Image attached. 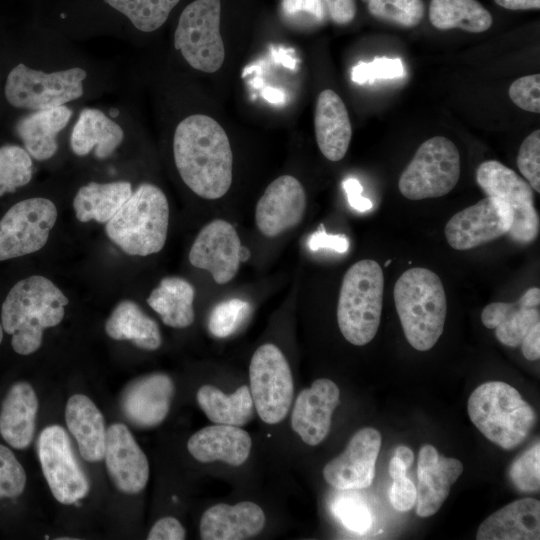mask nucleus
<instances>
[{
	"label": "nucleus",
	"instance_id": "nucleus-23",
	"mask_svg": "<svg viewBox=\"0 0 540 540\" xmlns=\"http://www.w3.org/2000/svg\"><path fill=\"white\" fill-rule=\"evenodd\" d=\"M265 523L264 511L254 502L218 503L203 513L199 532L203 540H243L258 535Z\"/></svg>",
	"mask_w": 540,
	"mask_h": 540
},
{
	"label": "nucleus",
	"instance_id": "nucleus-15",
	"mask_svg": "<svg viewBox=\"0 0 540 540\" xmlns=\"http://www.w3.org/2000/svg\"><path fill=\"white\" fill-rule=\"evenodd\" d=\"M382 444L378 430L365 427L350 439L345 450L323 468V477L339 490L369 487L375 477V467Z\"/></svg>",
	"mask_w": 540,
	"mask_h": 540
},
{
	"label": "nucleus",
	"instance_id": "nucleus-44",
	"mask_svg": "<svg viewBox=\"0 0 540 540\" xmlns=\"http://www.w3.org/2000/svg\"><path fill=\"white\" fill-rule=\"evenodd\" d=\"M333 513L349 530L363 534L372 525V517L366 504L356 498L342 497L333 504Z\"/></svg>",
	"mask_w": 540,
	"mask_h": 540
},
{
	"label": "nucleus",
	"instance_id": "nucleus-14",
	"mask_svg": "<svg viewBox=\"0 0 540 540\" xmlns=\"http://www.w3.org/2000/svg\"><path fill=\"white\" fill-rule=\"evenodd\" d=\"M513 212L507 202L489 197L456 214L446 223L444 232L449 245L460 251L491 242L510 230Z\"/></svg>",
	"mask_w": 540,
	"mask_h": 540
},
{
	"label": "nucleus",
	"instance_id": "nucleus-19",
	"mask_svg": "<svg viewBox=\"0 0 540 540\" xmlns=\"http://www.w3.org/2000/svg\"><path fill=\"white\" fill-rule=\"evenodd\" d=\"M104 459L111 480L121 492L137 494L147 485L148 459L126 425L114 423L108 428Z\"/></svg>",
	"mask_w": 540,
	"mask_h": 540
},
{
	"label": "nucleus",
	"instance_id": "nucleus-40",
	"mask_svg": "<svg viewBox=\"0 0 540 540\" xmlns=\"http://www.w3.org/2000/svg\"><path fill=\"white\" fill-rule=\"evenodd\" d=\"M509 476L521 492H535L540 487V444L537 442L511 465Z\"/></svg>",
	"mask_w": 540,
	"mask_h": 540
},
{
	"label": "nucleus",
	"instance_id": "nucleus-38",
	"mask_svg": "<svg viewBox=\"0 0 540 540\" xmlns=\"http://www.w3.org/2000/svg\"><path fill=\"white\" fill-rule=\"evenodd\" d=\"M368 10L379 20L406 28L418 25L424 16L422 0H369Z\"/></svg>",
	"mask_w": 540,
	"mask_h": 540
},
{
	"label": "nucleus",
	"instance_id": "nucleus-13",
	"mask_svg": "<svg viewBox=\"0 0 540 540\" xmlns=\"http://www.w3.org/2000/svg\"><path fill=\"white\" fill-rule=\"evenodd\" d=\"M38 456L43 475L55 499L65 505L77 503L89 492L88 479L74 456L65 430L46 427L38 439Z\"/></svg>",
	"mask_w": 540,
	"mask_h": 540
},
{
	"label": "nucleus",
	"instance_id": "nucleus-32",
	"mask_svg": "<svg viewBox=\"0 0 540 540\" xmlns=\"http://www.w3.org/2000/svg\"><path fill=\"white\" fill-rule=\"evenodd\" d=\"M132 191L127 181L90 182L80 187L74 197L76 218L80 222L95 220L107 223L129 199Z\"/></svg>",
	"mask_w": 540,
	"mask_h": 540
},
{
	"label": "nucleus",
	"instance_id": "nucleus-47",
	"mask_svg": "<svg viewBox=\"0 0 540 540\" xmlns=\"http://www.w3.org/2000/svg\"><path fill=\"white\" fill-rule=\"evenodd\" d=\"M509 97L519 108L538 114L540 112V75L533 74L516 79L509 87Z\"/></svg>",
	"mask_w": 540,
	"mask_h": 540
},
{
	"label": "nucleus",
	"instance_id": "nucleus-24",
	"mask_svg": "<svg viewBox=\"0 0 540 540\" xmlns=\"http://www.w3.org/2000/svg\"><path fill=\"white\" fill-rule=\"evenodd\" d=\"M251 448L252 439L247 431L225 424L206 426L195 432L187 442L189 453L197 461H222L235 467L246 462Z\"/></svg>",
	"mask_w": 540,
	"mask_h": 540
},
{
	"label": "nucleus",
	"instance_id": "nucleus-41",
	"mask_svg": "<svg viewBox=\"0 0 540 540\" xmlns=\"http://www.w3.org/2000/svg\"><path fill=\"white\" fill-rule=\"evenodd\" d=\"M404 75L399 58L376 57L371 62L360 61L351 71V80L357 84H373L378 79H395Z\"/></svg>",
	"mask_w": 540,
	"mask_h": 540
},
{
	"label": "nucleus",
	"instance_id": "nucleus-36",
	"mask_svg": "<svg viewBox=\"0 0 540 540\" xmlns=\"http://www.w3.org/2000/svg\"><path fill=\"white\" fill-rule=\"evenodd\" d=\"M106 3L125 15L135 28L152 32L168 19L172 9L180 0H105Z\"/></svg>",
	"mask_w": 540,
	"mask_h": 540
},
{
	"label": "nucleus",
	"instance_id": "nucleus-10",
	"mask_svg": "<svg viewBox=\"0 0 540 540\" xmlns=\"http://www.w3.org/2000/svg\"><path fill=\"white\" fill-rule=\"evenodd\" d=\"M250 393L254 408L266 424H278L288 414L294 394L289 363L274 344L257 348L249 365Z\"/></svg>",
	"mask_w": 540,
	"mask_h": 540
},
{
	"label": "nucleus",
	"instance_id": "nucleus-26",
	"mask_svg": "<svg viewBox=\"0 0 540 540\" xmlns=\"http://www.w3.org/2000/svg\"><path fill=\"white\" fill-rule=\"evenodd\" d=\"M314 126L321 153L330 161L341 160L349 148L352 128L344 102L331 89L318 96Z\"/></svg>",
	"mask_w": 540,
	"mask_h": 540
},
{
	"label": "nucleus",
	"instance_id": "nucleus-18",
	"mask_svg": "<svg viewBox=\"0 0 540 540\" xmlns=\"http://www.w3.org/2000/svg\"><path fill=\"white\" fill-rule=\"evenodd\" d=\"M340 402V390L327 378L315 380L303 389L294 402L291 426L301 440L316 446L328 436L332 414Z\"/></svg>",
	"mask_w": 540,
	"mask_h": 540
},
{
	"label": "nucleus",
	"instance_id": "nucleus-53",
	"mask_svg": "<svg viewBox=\"0 0 540 540\" xmlns=\"http://www.w3.org/2000/svg\"><path fill=\"white\" fill-rule=\"evenodd\" d=\"M499 6L509 10L539 9L540 0H495Z\"/></svg>",
	"mask_w": 540,
	"mask_h": 540
},
{
	"label": "nucleus",
	"instance_id": "nucleus-11",
	"mask_svg": "<svg viewBox=\"0 0 540 540\" xmlns=\"http://www.w3.org/2000/svg\"><path fill=\"white\" fill-rule=\"evenodd\" d=\"M476 180L487 196L500 198L511 207L513 222L507 232L508 237L521 245L535 241L539 234L540 219L530 184L496 160L481 163L476 171Z\"/></svg>",
	"mask_w": 540,
	"mask_h": 540
},
{
	"label": "nucleus",
	"instance_id": "nucleus-4",
	"mask_svg": "<svg viewBox=\"0 0 540 540\" xmlns=\"http://www.w3.org/2000/svg\"><path fill=\"white\" fill-rule=\"evenodd\" d=\"M169 225V204L156 185L142 183L106 223L108 238L126 254L148 256L165 245Z\"/></svg>",
	"mask_w": 540,
	"mask_h": 540
},
{
	"label": "nucleus",
	"instance_id": "nucleus-21",
	"mask_svg": "<svg viewBox=\"0 0 540 540\" xmlns=\"http://www.w3.org/2000/svg\"><path fill=\"white\" fill-rule=\"evenodd\" d=\"M462 472L463 464L460 460L439 454L430 444L422 446L417 463V515H434L447 499L451 486Z\"/></svg>",
	"mask_w": 540,
	"mask_h": 540
},
{
	"label": "nucleus",
	"instance_id": "nucleus-33",
	"mask_svg": "<svg viewBox=\"0 0 540 540\" xmlns=\"http://www.w3.org/2000/svg\"><path fill=\"white\" fill-rule=\"evenodd\" d=\"M195 289L180 277H165L147 298L162 322L172 328H186L194 322Z\"/></svg>",
	"mask_w": 540,
	"mask_h": 540
},
{
	"label": "nucleus",
	"instance_id": "nucleus-16",
	"mask_svg": "<svg viewBox=\"0 0 540 540\" xmlns=\"http://www.w3.org/2000/svg\"><path fill=\"white\" fill-rule=\"evenodd\" d=\"M240 247V238L234 226L226 220L215 219L196 236L189 251V262L196 268L208 271L217 284H226L238 272Z\"/></svg>",
	"mask_w": 540,
	"mask_h": 540
},
{
	"label": "nucleus",
	"instance_id": "nucleus-52",
	"mask_svg": "<svg viewBox=\"0 0 540 540\" xmlns=\"http://www.w3.org/2000/svg\"><path fill=\"white\" fill-rule=\"evenodd\" d=\"M521 349L527 360L534 361L540 357V323L535 324L521 342Z\"/></svg>",
	"mask_w": 540,
	"mask_h": 540
},
{
	"label": "nucleus",
	"instance_id": "nucleus-8",
	"mask_svg": "<svg viewBox=\"0 0 540 540\" xmlns=\"http://www.w3.org/2000/svg\"><path fill=\"white\" fill-rule=\"evenodd\" d=\"M460 177V155L455 144L442 136L423 142L402 172L398 187L410 200L448 194Z\"/></svg>",
	"mask_w": 540,
	"mask_h": 540
},
{
	"label": "nucleus",
	"instance_id": "nucleus-12",
	"mask_svg": "<svg viewBox=\"0 0 540 540\" xmlns=\"http://www.w3.org/2000/svg\"><path fill=\"white\" fill-rule=\"evenodd\" d=\"M55 204L33 197L14 204L0 220V261L43 248L57 220Z\"/></svg>",
	"mask_w": 540,
	"mask_h": 540
},
{
	"label": "nucleus",
	"instance_id": "nucleus-61",
	"mask_svg": "<svg viewBox=\"0 0 540 540\" xmlns=\"http://www.w3.org/2000/svg\"><path fill=\"white\" fill-rule=\"evenodd\" d=\"M363 1L368 3L369 0H363Z\"/></svg>",
	"mask_w": 540,
	"mask_h": 540
},
{
	"label": "nucleus",
	"instance_id": "nucleus-58",
	"mask_svg": "<svg viewBox=\"0 0 540 540\" xmlns=\"http://www.w3.org/2000/svg\"><path fill=\"white\" fill-rule=\"evenodd\" d=\"M252 83L255 88H260L263 84V81L260 78H256L252 81Z\"/></svg>",
	"mask_w": 540,
	"mask_h": 540
},
{
	"label": "nucleus",
	"instance_id": "nucleus-2",
	"mask_svg": "<svg viewBox=\"0 0 540 540\" xmlns=\"http://www.w3.org/2000/svg\"><path fill=\"white\" fill-rule=\"evenodd\" d=\"M69 303L48 278L33 275L17 282L7 294L1 310L3 330L12 335L11 345L20 355H29L42 344L43 331L58 325Z\"/></svg>",
	"mask_w": 540,
	"mask_h": 540
},
{
	"label": "nucleus",
	"instance_id": "nucleus-56",
	"mask_svg": "<svg viewBox=\"0 0 540 540\" xmlns=\"http://www.w3.org/2000/svg\"><path fill=\"white\" fill-rule=\"evenodd\" d=\"M272 54L275 60L281 63L283 66L288 67L289 69H294L296 61L290 55L286 54L284 50H274L272 49Z\"/></svg>",
	"mask_w": 540,
	"mask_h": 540
},
{
	"label": "nucleus",
	"instance_id": "nucleus-43",
	"mask_svg": "<svg viewBox=\"0 0 540 540\" xmlns=\"http://www.w3.org/2000/svg\"><path fill=\"white\" fill-rule=\"evenodd\" d=\"M389 474L393 479L389 491L392 506L400 512L410 510L416 503V487L406 476V466L396 456L390 460Z\"/></svg>",
	"mask_w": 540,
	"mask_h": 540
},
{
	"label": "nucleus",
	"instance_id": "nucleus-17",
	"mask_svg": "<svg viewBox=\"0 0 540 540\" xmlns=\"http://www.w3.org/2000/svg\"><path fill=\"white\" fill-rule=\"evenodd\" d=\"M306 204V193L299 180L282 175L267 186L258 200L256 225L264 236L280 235L302 221Z\"/></svg>",
	"mask_w": 540,
	"mask_h": 540
},
{
	"label": "nucleus",
	"instance_id": "nucleus-37",
	"mask_svg": "<svg viewBox=\"0 0 540 540\" xmlns=\"http://www.w3.org/2000/svg\"><path fill=\"white\" fill-rule=\"evenodd\" d=\"M33 176L32 157L18 145L0 147V197L27 185Z\"/></svg>",
	"mask_w": 540,
	"mask_h": 540
},
{
	"label": "nucleus",
	"instance_id": "nucleus-45",
	"mask_svg": "<svg viewBox=\"0 0 540 540\" xmlns=\"http://www.w3.org/2000/svg\"><path fill=\"white\" fill-rule=\"evenodd\" d=\"M517 166L523 177L537 193L540 192V131L537 129L522 142Z\"/></svg>",
	"mask_w": 540,
	"mask_h": 540
},
{
	"label": "nucleus",
	"instance_id": "nucleus-20",
	"mask_svg": "<svg viewBox=\"0 0 540 540\" xmlns=\"http://www.w3.org/2000/svg\"><path fill=\"white\" fill-rule=\"evenodd\" d=\"M175 393L174 382L165 373H151L130 383L121 398L126 418L141 428L161 424L167 417Z\"/></svg>",
	"mask_w": 540,
	"mask_h": 540
},
{
	"label": "nucleus",
	"instance_id": "nucleus-50",
	"mask_svg": "<svg viewBox=\"0 0 540 540\" xmlns=\"http://www.w3.org/2000/svg\"><path fill=\"white\" fill-rule=\"evenodd\" d=\"M331 19L340 25L350 23L356 14L355 0H322Z\"/></svg>",
	"mask_w": 540,
	"mask_h": 540
},
{
	"label": "nucleus",
	"instance_id": "nucleus-55",
	"mask_svg": "<svg viewBox=\"0 0 540 540\" xmlns=\"http://www.w3.org/2000/svg\"><path fill=\"white\" fill-rule=\"evenodd\" d=\"M408 469L414 461V453L407 446H398L395 450V455Z\"/></svg>",
	"mask_w": 540,
	"mask_h": 540
},
{
	"label": "nucleus",
	"instance_id": "nucleus-25",
	"mask_svg": "<svg viewBox=\"0 0 540 540\" xmlns=\"http://www.w3.org/2000/svg\"><path fill=\"white\" fill-rule=\"evenodd\" d=\"M540 502L522 498L488 516L479 526L478 540H538Z\"/></svg>",
	"mask_w": 540,
	"mask_h": 540
},
{
	"label": "nucleus",
	"instance_id": "nucleus-59",
	"mask_svg": "<svg viewBox=\"0 0 540 540\" xmlns=\"http://www.w3.org/2000/svg\"><path fill=\"white\" fill-rule=\"evenodd\" d=\"M2 339H3V328H2V325L0 323V344L2 342Z\"/></svg>",
	"mask_w": 540,
	"mask_h": 540
},
{
	"label": "nucleus",
	"instance_id": "nucleus-3",
	"mask_svg": "<svg viewBox=\"0 0 540 540\" xmlns=\"http://www.w3.org/2000/svg\"><path fill=\"white\" fill-rule=\"evenodd\" d=\"M393 294L408 343L418 351L430 350L443 333L447 315L439 276L427 268L408 269L396 281Z\"/></svg>",
	"mask_w": 540,
	"mask_h": 540
},
{
	"label": "nucleus",
	"instance_id": "nucleus-42",
	"mask_svg": "<svg viewBox=\"0 0 540 540\" xmlns=\"http://www.w3.org/2000/svg\"><path fill=\"white\" fill-rule=\"evenodd\" d=\"M26 473L13 452L0 445V498L19 496L26 485Z\"/></svg>",
	"mask_w": 540,
	"mask_h": 540
},
{
	"label": "nucleus",
	"instance_id": "nucleus-35",
	"mask_svg": "<svg viewBox=\"0 0 540 540\" xmlns=\"http://www.w3.org/2000/svg\"><path fill=\"white\" fill-rule=\"evenodd\" d=\"M431 24L440 30L459 28L481 33L492 25V16L477 0H431Z\"/></svg>",
	"mask_w": 540,
	"mask_h": 540
},
{
	"label": "nucleus",
	"instance_id": "nucleus-54",
	"mask_svg": "<svg viewBox=\"0 0 540 540\" xmlns=\"http://www.w3.org/2000/svg\"><path fill=\"white\" fill-rule=\"evenodd\" d=\"M261 94L266 101L273 104H282L286 98L283 91L273 87L263 88Z\"/></svg>",
	"mask_w": 540,
	"mask_h": 540
},
{
	"label": "nucleus",
	"instance_id": "nucleus-39",
	"mask_svg": "<svg viewBox=\"0 0 540 540\" xmlns=\"http://www.w3.org/2000/svg\"><path fill=\"white\" fill-rule=\"evenodd\" d=\"M251 312L249 302L240 298L222 301L214 306L208 318V330L217 338H226L238 330Z\"/></svg>",
	"mask_w": 540,
	"mask_h": 540
},
{
	"label": "nucleus",
	"instance_id": "nucleus-9",
	"mask_svg": "<svg viewBox=\"0 0 540 540\" xmlns=\"http://www.w3.org/2000/svg\"><path fill=\"white\" fill-rule=\"evenodd\" d=\"M220 0H194L180 14L174 47L194 69L214 73L225 59Z\"/></svg>",
	"mask_w": 540,
	"mask_h": 540
},
{
	"label": "nucleus",
	"instance_id": "nucleus-1",
	"mask_svg": "<svg viewBox=\"0 0 540 540\" xmlns=\"http://www.w3.org/2000/svg\"><path fill=\"white\" fill-rule=\"evenodd\" d=\"M177 171L186 186L209 200L223 197L232 183L233 155L228 136L213 118L187 116L173 136Z\"/></svg>",
	"mask_w": 540,
	"mask_h": 540
},
{
	"label": "nucleus",
	"instance_id": "nucleus-30",
	"mask_svg": "<svg viewBox=\"0 0 540 540\" xmlns=\"http://www.w3.org/2000/svg\"><path fill=\"white\" fill-rule=\"evenodd\" d=\"M65 420L81 456L88 462L103 460L107 431L103 415L94 402L83 394L72 395L66 404Z\"/></svg>",
	"mask_w": 540,
	"mask_h": 540
},
{
	"label": "nucleus",
	"instance_id": "nucleus-29",
	"mask_svg": "<svg viewBox=\"0 0 540 540\" xmlns=\"http://www.w3.org/2000/svg\"><path fill=\"white\" fill-rule=\"evenodd\" d=\"M38 399L27 382L15 383L4 398L0 411V434L13 448L25 449L33 440Z\"/></svg>",
	"mask_w": 540,
	"mask_h": 540
},
{
	"label": "nucleus",
	"instance_id": "nucleus-22",
	"mask_svg": "<svg viewBox=\"0 0 540 540\" xmlns=\"http://www.w3.org/2000/svg\"><path fill=\"white\" fill-rule=\"evenodd\" d=\"M540 289L529 288L516 302H493L484 307L481 321L495 329L497 340L509 347L520 346L529 330L540 323Z\"/></svg>",
	"mask_w": 540,
	"mask_h": 540
},
{
	"label": "nucleus",
	"instance_id": "nucleus-6",
	"mask_svg": "<svg viewBox=\"0 0 540 540\" xmlns=\"http://www.w3.org/2000/svg\"><path fill=\"white\" fill-rule=\"evenodd\" d=\"M384 275L378 262L364 259L345 273L337 305V322L343 337L363 346L376 335L382 315Z\"/></svg>",
	"mask_w": 540,
	"mask_h": 540
},
{
	"label": "nucleus",
	"instance_id": "nucleus-28",
	"mask_svg": "<svg viewBox=\"0 0 540 540\" xmlns=\"http://www.w3.org/2000/svg\"><path fill=\"white\" fill-rule=\"evenodd\" d=\"M73 111L66 105L31 111L16 124V133L32 158L45 161L58 150L57 136L68 125Z\"/></svg>",
	"mask_w": 540,
	"mask_h": 540
},
{
	"label": "nucleus",
	"instance_id": "nucleus-34",
	"mask_svg": "<svg viewBox=\"0 0 540 540\" xmlns=\"http://www.w3.org/2000/svg\"><path fill=\"white\" fill-rule=\"evenodd\" d=\"M196 400L206 417L215 424L244 426L254 416V403L249 386L242 385L230 395L213 385H203Z\"/></svg>",
	"mask_w": 540,
	"mask_h": 540
},
{
	"label": "nucleus",
	"instance_id": "nucleus-31",
	"mask_svg": "<svg viewBox=\"0 0 540 540\" xmlns=\"http://www.w3.org/2000/svg\"><path fill=\"white\" fill-rule=\"evenodd\" d=\"M105 331L114 340H129L148 351L157 350L162 344L157 322L131 300L118 303L106 321Z\"/></svg>",
	"mask_w": 540,
	"mask_h": 540
},
{
	"label": "nucleus",
	"instance_id": "nucleus-60",
	"mask_svg": "<svg viewBox=\"0 0 540 540\" xmlns=\"http://www.w3.org/2000/svg\"><path fill=\"white\" fill-rule=\"evenodd\" d=\"M391 262H392L391 259H388V260L385 262L384 267H387Z\"/></svg>",
	"mask_w": 540,
	"mask_h": 540
},
{
	"label": "nucleus",
	"instance_id": "nucleus-48",
	"mask_svg": "<svg viewBox=\"0 0 540 540\" xmlns=\"http://www.w3.org/2000/svg\"><path fill=\"white\" fill-rule=\"evenodd\" d=\"M349 245V239L345 234L327 233L323 224H320L308 239V247L311 251L330 249L342 254L347 252Z\"/></svg>",
	"mask_w": 540,
	"mask_h": 540
},
{
	"label": "nucleus",
	"instance_id": "nucleus-46",
	"mask_svg": "<svg viewBox=\"0 0 540 540\" xmlns=\"http://www.w3.org/2000/svg\"><path fill=\"white\" fill-rule=\"evenodd\" d=\"M281 12L288 22L299 26L317 25L326 17L322 0H282Z\"/></svg>",
	"mask_w": 540,
	"mask_h": 540
},
{
	"label": "nucleus",
	"instance_id": "nucleus-7",
	"mask_svg": "<svg viewBox=\"0 0 540 540\" xmlns=\"http://www.w3.org/2000/svg\"><path fill=\"white\" fill-rule=\"evenodd\" d=\"M86 77L81 67L45 72L19 63L7 76L5 96L19 109L36 111L58 107L83 96Z\"/></svg>",
	"mask_w": 540,
	"mask_h": 540
},
{
	"label": "nucleus",
	"instance_id": "nucleus-51",
	"mask_svg": "<svg viewBox=\"0 0 540 540\" xmlns=\"http://www.w3.org/2000/svg\"><path fill=\"white\" fill-rule=\"evenodd\" d=\"M350 206L359 211L366 212L373 207L372 201L362 196L363 187L355 178H347L342 183Z\"/></svg>",
	"mask_w": 540,
	"mask_h": 540
},
{
	"label": "nucleus",
	"instance_id": "nucleus-57",
	"mask_svg": "<svg viewBox=\"0 0 540 540\" xmlns=\"http://www.w3.org/2000/svg\"><path fill=\"white\" fill-rule=\"evenodd\" d=\"M239 254H240V262L247 261L251 256L250 250L247 247L242 246V245L240 247V253Z\"/></svg>",
	"mask_w": 540,
	"mask_h": 540
},
{
	"label": "nucleus",
	"instance_id": "nucleus-27",
	"mask_svg": "<svg viewBox=\"0 0 540 540\" xmlns=\"http://www.w3.org/2000/svg\"><path fill=\"white\" fill-rule=\"evenodd\" d=\"M122 127L97 108H84L72 128L70 146L74 154L91 151L97 159L110 157L124 140Z\"/></svg>",
	"mask_w": 540,
	"mask_h": 540
},
{
	"label": "nucleus",
	"instance_id": "nucleus-49",
	"mask_svg": "<svg viewBox=\"0 0 540 540\" xmlns=\"http://www.w3.org/2000/svg\"><path fill=\"white\" fill-rule=\"evenodd\" d=\"M186 531L183 525L174 517L167 516L159 519L148 533V540H182Z\"/></svg>",
	"mask_w": 540,
	"mask_h": 540
},
{
	"label": "nucleus",
	"instance_id": "nucleus-5",
	"mask_svg": "<svg viewBox=\"0 0 540 540\" xmlns=\"http://www.w3.org/2000/svg\"><path fill=\"white\" fill-rule=\"evenodd\" d=\"M472 423L505 450L522 444L536 424V412L511 385L490 381L479 385L468 400Z\"/></svg>",
	"mask_w": 540,
	"mask_h": 540
}]
</instances>
